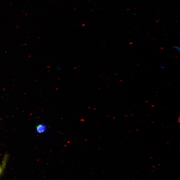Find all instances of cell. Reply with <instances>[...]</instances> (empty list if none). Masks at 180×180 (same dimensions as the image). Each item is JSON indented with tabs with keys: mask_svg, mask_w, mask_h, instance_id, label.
Listing matches in <instances>:
<instances>
[{
	"mask_svg": "<svg viewBox=\"0 0 180 180\" xmlns=\"http://www.w3.org/2000/svg\"><path fill=\"white\" fill-rule=\"evenodd\" d=\"M46 126L43 124H39L37 126V132L38 133H42L45 132L46 130Z\"/></svg>",
	"mask_w": 180,
	"mask_h": 180,
	"instance_id": "obj_1",
	"label": "cell"
},
{
	"mask_svg": "<svg viewBox=\"0 0 180 180\" xmlns=\"http://www.w3.org/2000/svg\"><path fill=\"white\" fill-rule=\"evenodd\" d=\"M137 66H138V67H139V66H140V65L139 63H137Z\"/></svg>",
	"mask_w": 180,
	"mask_h": 180,
	"instance_id": "obj_6",
	"label": "cell"
},
{
	"mask_svg": "<svg viewBox=\"0 0 180 180\" xmlns=\"http://www.w3.org/2000/svg\"><path fill=\"white\" fill-rule=\"evenodd\" d=\"M159 67L160 69H162V70H163V69H165V67L164 66H163L162 64L159 65Z\"/></svg>",
	"mask_w": 180,
	"mask_h": 180,
	"instance_id": "obj_4",
	"label": "cell"
},
{
	"mask_svg": "<svg viewBox=\"0 0 180 180\" xmlns=\"http://www.w3.org/2000/svg\"><path fill=\"white\" fill-rule=\"evenodd\" d=\"M5 162H4L2 166V170L1 171V174H0V179H1V178L2 176V174H3V172L4 171V169L5 167Z\"/></svg>",
	"mask_w": 180,
	"mask_h": 180,
	"instance_id": "obj_2",
	"label": "cell"
},
{
	"mask_svg": "<svg viewBox=\"0 0 180 180\" xmlns=\"http://www.w3.org/2000/svg\"><path fill=\"white\" fill-rule=\"evenodd\" d=\"M173 49L176 50H177L178 51H180L179 47V46H173Z\"/></svg>",
	"mask_w": 180,
	"mask_h": 180,
	"instance_id": "obj_3",
	"label": "cell"
},
{
	"mask_svg": "<svg viewBox=\"0 0 180 180\" xmlns=\"http://www.w3.org/2000/svg\"><path fill=\"white\" fill-rule=\"evenodd\" d=\"M2 170V167L1 168V166H0V174H1V172Z\"/></svg>",
	"mask_w": 180,
	"mask_h": 180,
	"instance_id": "obj_5",
	"label": "cell"
}]
</instances>
